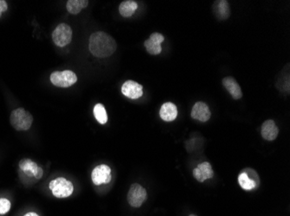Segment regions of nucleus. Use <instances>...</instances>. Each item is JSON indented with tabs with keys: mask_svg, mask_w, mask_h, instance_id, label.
Here are the masks:
<instances>
[{
	"mask_svg": "<svg viewBox=\"0 0 290 216\" xmlns=\"http://www.w3.org/2000/svg\"><path fill=\"white\" fill-rule=\"evenodd\" d=\"M20 170L26 175L40 179L43 176V170L31 159H22L20 162Z\"/></svg>",
	"mask_w": 290,
	"mask_h": 216,
	"instance_id": "obj_10",
	"label": "nucleus"
},
{
	"mask_svg": "<svg viewBox=\"0 0 290 216\" xmlns=\"http://www.w3.org/2000/svg\"><path fill=\"white\" fill-rule=\"evenodd\" d=\"M24 216H39L38 214L35 212H29V213L26 214Z\"/></svg>",
	"mask_w": 290,
	"mask_h": 216,
	"instance_id": "obj_23",
	"label": "nucleus"
},
{
	"mask_svg": "<svg viewBox=\"0 0 290 216\" xmlns=\"http://www.w3.org/2000/svg\"><path fill=\"white\" fill-rule=\"evenodd\" d=\"M88 4L89 2L87 0H70L67 2L66 7L69 12L73 15H77L84 8L88 6Z\"/></svg>",
	"mask_w": 290,
	"mask_h": 216,
	"instance_id": "obj_19",
	"label": "nucleus"
},
{
	"mask_svg": "<svg viewBox=\"0 0 290 216\" xmlns=\"http://www.w3.org/2000/svg\"><path fill=\"white\" fill-rule=\"evenodd\" d=\"M10 200L7 198H0V214H6L8 213L11 210Z\"/></svg>",
	"mask_w": 290,
	"mask_h": 216,
	"instance_id": "obj_21",
	"label": "nucleus"
},
{
	"mask_svg": "<svg viewBox=\"0 0 290 216\" xmlns=\"http://www.w3.org/2000/svg\"><path fill=\"white\" fill-rule=\"evenodd\" d=\"M7 9H8V4H7V1L0 0V16L2 15V13L7 12Z\"/></svg>",
	"mask_w": 290,
	"mask_h": 216,
	"instance_id": "obj_22",
	"label": "nucleus"
},
{
	"mask_svg": "<svg viewBox=\"0 0 290 216\" xmlns=\"http://www.w3.org/2000/svg\"><path fill=\"white\" fill-rule=\"evenodd\" d=\"M116 41L105 32H95L90 36L89 50L96 58H109L116 51Z\"/></svg>",
	"mask_w": 290,
	"mask_h": 216,
	"instance_id": "obj_1",
	"label": "nucleus"
},
{
	"mask_svg": "<svg viewBox=\"0 0 290 216\" xmlns=\"http://www.w3.org/2000/svg\"><path fill=\"white\" fill-rule=\"evenodd\" d=\"M147 199V191L144 188L138 184H134L129 188L127 200L130 206L133 208H140Z\"/></svg>",
	"mask_w": 290,
	"mask_h": 216,
	"instance_id": "obj_5",
	"label": "nucleus"
},
{
	"mask_svg": "<svg viewBox=\"0 0 290 216\" xmlns=\"http://www.w3.org/2000/svg\"><path fill=\"white\" fill-rule=\"evenodd\" d=\"M193 176L197 181L203 182L205 180L214 176L212 166L209 162H202L200 164H198L197 168H194Z\"/></svg>",
	"mask_w": 290,
	"mask_h": 216,
	"instance_id": "obj_12",
	"label": "nucleus"
},
{
	"mask_svg": "<svg viewBox=\"0 0 290 216\" xmlns=\"http://www.w3.org/2000/svg\"><path fill=\"white\" fill-rule=\"evenodd\" d=\"M196 216V214H190V216Z\"/></svg>",
	"mask_w": 290,
	"mask_h": 216,
	"instance_id": "obj_24",
	"label": "nucleus"
},
{
	"mask_svg": "<svg viewBox=\"0 0 290 216\" xmlns=\"http://www.w3.org/2000/svg\"><path fill=\"white\" fill-rule=\"evenodd\" d=\"M72 38V30L66 24H60L52 33V40L58 47H65Z\"/></svg>",
	"mask_w": 290,
	"mask_h": 216,
	"instance_id": "obj_6",
	"label": "nucleus"
},
{
	"mask_svg": "<svg viewBox=\"0 0 290 216\" xmlns=\"http://www.w3.org/2000/svg\"><path fill=\"white\" fill-rule=\"evenodd\" d=\"M91 179L95 185L108 184L112 179L111 168L106 164H101L94 168Z\"/></svg>",
	"mask_w": 290,
	"mask_h": 216,
	"instance_id": "obj_7",
	"label": "nucleus"
},
{
	"mask_svg": "<svg viewBox=\"0 0 290 216\" xmlns=\"http://www.w3.org/2000/svg\"><path fill=\"white\" fill-rule=\"evenodd\" d=\"M93 112L94 116L98 123H100L101 124H106L108 121V115H107L104 106L102 104H97L94 106Z\"/></svg>",
	"mask_w": 290,
	"mask_h": 216,
	"instance_id": "obj_20",
	"label": "nucleus"
},
{
	"mask_svg": "<svg viewBox=\"0 0 290 216\" xmlns=\"http://www.w3.org/2000/svg\"><path fill=\"white\" fill-rule=\"evenodd\" d=\"M279 134V128L275 124L274 120H268L265 121L261 126V137L265 140L273 141L277 138Z\"/></svg>",
	"mask_w": 290,
	"mask_h": 216,
	"instance_id": "obj_13",
	"label": "nucleus"
},
{
	"mask_svg": "<svg viewBox=\"0 0 290 216\" xmlns=\"http://www.w3.org/2000/svg\"><path fill=\"white\" fill-rule=\"evenodd\" d=\"M10 122L15 130L20 132L29 130L33 124V115L23 108H18L12 112Z\"/></svg>",
	"mask_w": 290,
	"mask_h": 216,
	"instance_id": "obj_2",
	"label": "nucleus"
},
{
	"mask_svg": "<svg viewBox=\"0 0 290 216\" xmlns=\"http://www.w3.org/2000/svg\"><path fill=\"white\" fill-rule=\"evenodd\" d=\"M214 10L216 16L220 20H226L229 18L230 15V10H229V2L226 0H220L216 1L214 4Z\"/></svg>",
	"mask_w": 290,
	"mask_h": 216,
	"instance_id": "obj_16",
	"label": "nucleus"
},
{
	"mask_svg": "<svg viewBox=\"0 0 290 216\" xmlns=\"http://www.w3.org/2000/svg\"><path fill=\"white\" fill-rule=\"evenodd\" d=\"M191 117L194 120H197L201 122H206L211 117L210 108L204 102H197L192 108Z\"/></svg>",
	"mask_w": 290,
	"mask_h": 216,
	"instance_id": "obj_11",
	"label": "nucleus"
},
{
	"mask_svg": "<svg viewBox=\"0 0 290 216\" xmlns=\"http://www.w3.org/2000/svg\"><path fill=\"white\" fill-rule=\"evenodd\" d=\"M259 181V180H257ZM238 182L240 186L244 190H252L255 188L257 187L258 184H256V180L253 178H250L248 173L243 172L239 175Z\"/></svg>",
	"mask_w": 290,
	"mask_h": 216,
	"instance_id": "obj_17",
	"label": "nucleus"
},
{
	"mask_svg": "<svg viewBox=\"0 0 290 216\" xmlns=\"http://www.w3.org/2000/svg\"><path fill=\"white\" fill-rule=\"evenodd\" d=\"M78 77L71 70L56 71L51 74V82L58 88H69L77 82Z\"/></svg>",
	"mask_w": 290,
	"mask_h": 216,
	"instance_id": "obj_4",
	"label": "nucleus"
},
{
	"mask_svg": "<svg viewBox=\"0 0 290 216\" xmlns=\"http://www.w3.org/2000/svg\"><path fill=\"white\" fill-rule=\"evenodd\" d=\"M123 94L131 100H136L142 97L143 94L142 86L134 80H127L122 86Z\"/></svg>",
	"mask_w": 290,
	"mask_h": 216,
	"instance_id": "obj_8",
	"label": "nucleus"
},
{
	"mask_svg": "<svg viewBox=\"0 0 290 216\" xmlns=\"http://www.w3.org/2000/svg\"><path fill=\"white\" fill-rule=\"evenodd\" d=\"M137 3L132 0H126L121 3L119 6V12L124 18L132 16L135 10H137Z\"/></svg>",
	"mask_w": 290,
	"mask_h": 216,
	"instance_id": "obj_18",
	"label": "nucleus"
},
{
	"mask_svg": "<svg viewBox=\"0 0 290 216\" xmlns=\"http://www.w3.org/2000/svg\"><path fill=\"white\" fill-rule=\"evenodd\" d=\"M49 188L52 190V194L57 198H67L71 196L74 187L72 182L64 178H56L49 184Z\"/></svg>",
	"mask_w": 290,
	"mask_h": 216,
	"instance_id": "obj_3",
	"label": "nucleus"
},
{
	"mask_svg": "<svg viewBox=\"0 0 290 216\" xmlns=\"http://www.w3.org/2000/svg\"><path fill=\"white\" fill-rule=\"evenodd\" d=\"M223 85L227 91L230 94L234 100H239L242 97V89L238 83L233 77H225L223 80Z\"/></svg>",
	"mask_w": 290,
	"mask_h": 216,
	"instance_id": "obj_15",
	"label": "nucleus"
},
{
	"mask_svg": "<svg viewBox=\"0 0 290 216\" xmlns=\"http://www.w3.org/2000/svg\"><path fill=\"white\" fill-rule=\"evenodd\" d=\"M178 108L171 102H166L162 106L159 114L162 120L166 122L175 120L178 117Z\"/></svg>",
	"mask_w": 290,
	"mask_h": 216,
	"instance_id": "obj_14",
	"label": "nucleus"
},
{
	"mask_svg": "<svg viewBox=\"0 0 290 216\" xmlns=\"http://www.w3.org/2000/svg\"><path fill=\"white\" fill-rule=\"evenodd\" d=\"M165 41V36L160 33H153L150 36L148 40L144 42V46L149 54H160L162 51L161 44Z\"/></svg>",
	"mask_w": 290,
	"mask_h": 216,
	"instance_id": "obj_9",
	"label": "nucleus"
}]
</instances>
